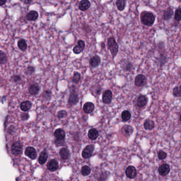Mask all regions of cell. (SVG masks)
I'll return each mask as SVG.
<instances>
[{"instance_id": "obj_1", "label": "cell", "mask_w": 181, "mask_h": 181, "mask_svg": "<svg viewBox=\"0 0 181 181\" xmlns=\"http://www.w3.org/2000/svg\"><path fill=\"white\" fill-rule=\"evenodd\" d=\"M155 21V17L152 13L144 12L141 15V21L147 26H151Z\"/></svg>"}, {"instance_id": "obj_2", "label": "cell", "mask_w": 181, "mask_h": 181, "mask_svg": "<svg viewBox=\"0 0 181 181\" xmlns=\"http://www.w3.org/2000/svg\"><path fill=\"white\" fill-rule=\"evenodd\" d=\"M107 45L112 57L114 58L119 52V46L114 38L111 37L108 39Z\"/></svg>"}, {"instance_id": "obj_3", "label": "cell", "mask_w": 181, "mask_h": 181, "mask_svg": "<svg viewBox=\"0 0 181 181\" xmlns=\"http://www.w3.org/2000/svg\"><path fill=\"white\" fill-rule=\"evenodd\" d=\"M79 101V97L78 93L75 89H71L70 91V94L69 98V103L72 105H77Z\"/></svg>"}, {"instance_id": "obj_4", "label": "cell", "mask_w": 181, "mask_h": 181, "mask_svg": "<svg viewBox=\"0 0 181 181\" xmlns=\"http://www.w3.org/2000/svg\"><path fill=\"white\" fill-rule=\"evenodd\" d=\"M94 149H95L94 145H87L83 151L82 156L85 159L89 158L92 156Z\"/></svg>"}, {"instance_id": "obj_5", "label": "cell", "mask_w": 181, "mask_h": 181, "mask_svg": "<svg viewBox=\"0 0 181 181\" xmlns=\"http://www.w3.org/2000/svg\"><path fill=\"white\" fill-rule=\"evenodd\" d=\"M113 98V93L111 90L107 89L103 93L102 95V100L105 104H110L111 103Z\"/></svg>"}, {"instance_id": "obj_6", "label": "cell", "mask_w": 181, "mask_h": 181, "mask_svg": "<svg viewBox=\"0 0 181 181\" xmlns=\"http://www.w3.org/2000/svg\"><path fill=\"white\" fill-rule=\"evenodd\" d=\"M11 150L13 153L15 155H18L21 153L22 146L20 141H15L12 145Z\"/></svg>"}, {"instance_id": "obj_7", "label": "cell", "mask_w": 181, "mask_h": 181, "mask_svg": "<svg viewBox=\"0 0 181 181\" xmlns=\"http://www.w3.org/2000/svg\"><path fill=\"white\" fill-rule=\"evenodd\" d=\"M147 82V78L143 74H139L135 77V84L138 87L144 86Z\"/></svg>"}, {"instance_id": "obj_8", "label": "cell", "mask_w": 181, "mask_h": 181, "mask_svg": "<svg viewBox=\"0 0 181 181\" xmlns=\"http://www.w3.org/2000/svg\"><path fill=\"white\" fill-rule=\"evenodd\" d=\"M126 174L128 178L133 179L137 176V172L134 166H129L126 169Z\"/></svg>"}, {"instance_id": "obj_9", "label": "cell", "mask_w": 181, "mask_h": 181, "mask_svg": "<svg viewBox=\"0 0 181 181\" xmlns=\"http://www.w3.org/2000/svg\"><path fill=\"white\" fill-rule=\"evenodd\" d=\"M25 155L29 157L31 160H35L37 156L36 149L33 147H28L25 150Z\"/></svg>"}, {"instance_id": "obj_10", "label": "cell", "mask_w": 181, "mask_h": 181, "mask_svg": "<svg viewBox=\"0 0 181 181\" xmlns=\"http://www.w3.org/2000/svg\"><path fill=\"white\" fill-rule=\"evenodd\" d=\"M121 131L123 135L126 137H129L132 135L134 131V129L132 126L126 125L123 126L121 129Z\"/></svg>"}, {"instance_id": "obj_11", "label": "cell", "mask_w": 181, "mask_h": 181, "mask_svg": "<svg viewBox=\"0 0 181 181\" xmlns=\"http://www.w3.org/2000/svg\"><path fill=\"white\" fill-rule=\"evenodd\" d=\"M148 102V98L147 96L143 94H141L139 95L138 98L137 103L139 107H143L147 105Z\"/></svg>"}, {"instance_id": "obj_12", "label": "cell", "mask_w": 181, "mask_h": 181, "mask_svg": "<svg viewBox=\"0 0 181 181\" xmlns=\"http://www.w3.org/2000/svg\"><path fill=\"white\" fill-rule=\"evenodd\" d=\"M85 47V43L83 40H79L78 42V45L75 46L73 49V52L75 54H79L83 50Z\"/></svg>"}, {"instance_id": "obj_13", "label": "cell", "mask_w": 181, "mask_h": 181, "mask_svg": "<svg viewBox=\"0 0 181 181\" xmlns=\"http://www.w3.org/2000/svg\"><path fill=\"white\" fill-rule=\"evenodd\" d=\"M158 172L162 176H166L168 175L170 172V167L167 164H164L159 167Z\"/></svg>"}, {"instance_id": "obj_14", "label": "cell", "mask_w": 181, "mask_h": 181, "mask_svg": "<svg viewBox=\"0 0 181 181\" xmlns=\"http://www.w3.org/2000/svg\"><path fill=\"white\" fill-rule=\"evenodd\" d=\"M40 90V86L37 83L31 84L29 87V93L31 95H36Z\"/></svg>"}, {"instance_id": "obj_15", "label": "cell", "mask_w": 181, "mask_h": 181, "mask_svg": "<svg viewBox=\"0 0 181 181\" xmlns=\"http://www.w3.org/2000/svg\"><path fill=\"white\" fill-rule=\"evenodd\" d=\"M101 63V58L98 55L92 56L89 61L90 65L92 67H96L98 66Z\"/></svg>"}, {"instance_id": "obj_16", "label": "cell", "mask_w": 181, "mask_h": 181, "mask_svg": "<svg viewBox=\"0 0 181 181\" xmlns=\"http://www.w3.org/2000/svg\"><path fill=\"white\" fill-rule=\"evenodd\" d=\"M95 109V105L92 102H88L85 103L83 106V111L87 114L92 113Z\"/></svg>"}, {"instance_id": "obj_17", "label": "cell", "mask_w": 181, "mask_h": 181, "mask_svg": "<svg viewBox=\"0 0 181 181\" xmlns=\"http://www.w3.org/2000/svg\"><path fill=\"white\" fill-rule=\"evenodd\" d=\"M54 136H55L56 140H65V133L63 129L58 128L55 130L54 132Z\"/></svg>"}, {"instance_id": "obj_18", "label": "cell", "mask_w": 181, "mask_h": 181, "mask_svg": "<svg viewBox=\"0 0 181 181\" xmlns=\"http://www.w3.org/2000/svg\"><path fill=\"white\" fill-rule=\"evenodd\" d=\"M58 168V163L55 160H50L47 164V169L51 172H54Z\"/></svg>"}, {"instance_id": "obj_19", "label": "cell", "mask_w": 181, "mask_h": 181, "mask_svg": "<svg viewBox=\"0 0 181 181\" xmlns=\"http://www.w3.org/2000/svg\"><path fill=\"white\" fill-rule=\"evenodd\" d=\"M60 155L63 160H67L70 156V152L67 148H62L60 151Z\"/></svg>"}, {"instance_id": "obj_20", "label": "cell", "mask_w": 181, "mask_h": 181, "mask_svg": "<svg viewBox=\"0 0 181 181\" xmlns=\"http://www.w3.org/2000/svg\"><path fill=\"white\" fill-rule=\"evenodd\" d=\"M99 135V131L96 128H92L90 129L88 133V136L89 139L92 140H96L98 138Z\"/></svg>"}, {"instance_id": "obj_21", "label": "cell", "mask_w": 181, "mask_h": 181, "mask_svg": "<svg viewBox=\"0 0 181 181\" xmlns=\"http://www.w3.org/2000/svg\"><path fill=\"white\" fill-rule=\"evenodd\" d=\"M32 107V103L29 101L22 102L20 105V109L24 112H27L31 109Z\"/></svg>"}, {"instance_id": "obj_22", "label": "cell", "mask_w": 181, "mask_h": 181, "mask_svg": "<svg viewBox=\"0 0 181 181\" xmlns=\"http://www.w3.org/2000/svg\"><path fill=\"white\" fill-rule=\"evenodd\" d=\"M90 6V3L88 0H82L79 4V8L82 11H85Z\"/></svg>"}, {"instance_id": "obj_23", "label": "cell", "mask_w": 181, "mask_h": 181, "mask_svg": "<svg viewBox=\"0 0 181 181\" xmlns=\"http://www.w3.org/2000/svg\"><path fill=\"white\" fill-rule=\"evenodd\" d=\"M144 129L148 130H151L155 128V125L153 121L150 119H147L144 121Z\"/></svg>"}, {"instance_id": "obj_24", "label": "cell", "mask_w": 181, "mask_h": 181, "mask_svg": "<svg viewBox=\"0 0 181 181\" xmlns=\"http://www.w3.org/2000/svg\"><path fill=\"white\" fill-rule=\"evenodd\" d=\"M121 67L122 68L123 70L128 72V71H131L133 68V64L128 61H123L122 64L121 65Z\"/></svg>"}, {"instance_id": "obj_25", "label": "cell", "mask_w": 181, "mask_h": 181, "mask_svg": "<svg viewBox=\"0 0 181 181\" xmlns=\"http://www.w3.org/2000/svg\"><path fill=\"white\" fill-rule=\"evenodd\" d=\"M38 17V13L35 11H31L26 15V18L29 21H35Z\"/></svg>"}, {"instance_id": "obj_26", "label": "cell", "mask_w": 181, "mask_h": 181, "mask_svg": "<svg viewBox=\"0 0 181 181\" xmlns=\"http://www.w3.org/2000/svg\"><path fill=\"white\" fill-rule=\"evenodd\" d=\"M48 158V155L46 151H43L39 156L38 162L40 164H44L46 163V160Z\"/></svg>"}, {"instance_id": "obj_27", "label": "cell", "mask_w": 181, "mask_h": 181, "mask_svg": "<svg viewBox=\"0 0 181 181\" xmlns=\"http://www.w3.org/2000/svg\"><path fill=\"white\" fill-rule=\"evenodd\" d=\"M121 118H122L123 121H124V122L128 121L129 120H130V119L131 118V114L129 111H123L121 114Z\"/></svg>"}, {"instance_id": "obj_28", "label": "cell", "mask_w": 181, "mask_h": 181, "mask_svg": "<svg viewBox=\"0 0 181 181\" xmlns=\"http://www.w3.org/2000/svg\"><path fill=\"white\" fill-rule=\"evenodd\" d=\"M18 47L22 51H25L27 48V44L26 40L24 39H21L18 42Z\"/></svg>"}, {"instance_id": "obj_29", "label": "cell", "mask_w": 181, "mask_h": 181, "mask_svg": "<svg viewBox=\"0 0 181 181\" xmlns=\"http://www.w3.org/2000/svg\"><path fill=\"white\" fill-rule=\"evenodd\" d=\"M173 14V10L171 8H168L165 11L163 17L165 20H168L169 19L171 18L172 15Z\"/></svg>"}, {"instance_id": "obj_30", "label": "cell", "mask_w": 181, "mask_h": 181, "mask_svg": "<svg viewBox=\"0 0 181 181\" xmlns=\"http://www.w3.org/2000/svg\"><path fill=\"white\" fill-rule=\"evenodd\" d=\"M110 173L107 171L101 172L98 178V181H106L107 180Z\"/></svg>"}, {"instance_id": "obj_31", "label": "cell", "mask_w": 181, "mask_h": 181, "mask_svg": "<svg viewBox=\"0 0 181 181\" xmlns=\"http://www.w3.org/2000/svg\"><path fill=\"white\" fill-rule=\"evenodd\" d=\"M8 61L6 54L2 50H0V64H5Z\"/></svg>"}, {"instance_id": "obj_32", "label": "cell", "mask_w": 181, "mask_h": 181, "mask_svg": "<svg viewBox=\"0 0 181 181\" xmlns=\"http://www.w3.org/2000/svg\"><path fill=\"white\" fill-rule=\"evenodd\" d=\"M117 6L120 11H123L126 7V0H117Z\"/></svg>"}, {"instance_id": "obj_33", "label": "cell", "mask_w": 181, "mask_h": 181, "mask_svg": "<svg viewBox=\"0 0 181 181\" xmlns=\"http://www.w3.org/2000/svg\"><path fill=\"white\" fill-rule=\"evenodd\" d=\"M91 173V169L89 167V166L85 165L83 166L82 169H81V174L82 175L86 176L90 174V173Z\"/></svg>"}, {"instance_id": "obj_34", "label": "cell", "mask_w": 181, "mask_h": 181, "mask_svg": "<svg viewBox=\"0 0 181 181\" xmlns=\"http://www.w3.org/2000/svg\"><path fill=\"white\" fill-rule=\"evenodd\" d=\"M181 86H175L173 89V95L175 97L180 98L181 96Z\"/></svg>"}, {"instance_id": "obj_35", "label": "cell", "mask_w": 181, "mask_h": 181, "mask_svg": "<svg viewBox=\"0 0 181 181\" xmlns=\"http://www.w3.org/2000/svg\"><path fill=\"white\" fill-rule=\"evenodd\" d=\"M43 98L46 101H50L52 98V92L50 90H46L43 93Z\"/></svg>"}, {"instance_id": "obj_36", "label": "cell", "mask_w": 181, "mask_h": 181, "mask_svg": "<svg viewBox=\"0 0 181 181\" xmlns=\"http://www.w3.org/2000/svg\"><path fill=\"white\" fill-rule=\"evenodd\" d=\"M81 79V75L79 72H76L74 73V76L72 78V82L75 84L79 83Z\"/></svg>"}, {"instance_id": "obj_37", "label": "cell", "mask_w": 181, "mask_h": 181, "mask_svg": "<svg viewBox=\"0 0 181 181\" xmlns=\"http://www.w3.org/2000/svg\"><path fill=\"white\" fill-rule=\"evenodd\" d=\"M67 116H68V112L67 111L64 110L59 111L57 114V117L58 119H63Z\"/></svg>"}, {"instance_id": "obj_38", "label": "cell", "mask_w": 181, "mask_h": 181, "mask_svg": "<svg viewBox=\"0 0 181 181\" xmlns=\"http://www.w3.org/2000/svg\"><path fill=\"white\" fill-rule=\"evenodd\" d=\"M175 19L177 21H180L181 19V10L180 8L176 11L175 14Z\"/></svg>"}, {"instance_id": "obj_39", "label": "cell", "mask_w": 181, "mask_h": 181, "mask_svg": "<svg viewBox=\"0 0 181 181\" xmlns=\"http://www.w3.org/2000/svg\"><path fill=\"white\" fill-rule=\"evenodd\" d=\"M158 157L160 160H165L167 157V153L164 151H160L158 154Z\"/></svg>"}, {"instance_id": "obj_40", "label": "cell", "mask_w": 181, "mask_h": 181, "mask_svg": "<svg viewBox=\"0 0 181 181\" xmlns=\"http://www.w3.org/2000/svg\"><path fill=\"white\" fill-rule=\"evenodd\" d=\"M35 72V68L33 66H28L26 70V74L27 75H31L33 74Z\"/></svg>"}, {"instance_id": "obj_41", "label": "cell", "mask_w": 181, "mask_h": 181, "mask_svg": "<svg viewBox=\"0 0 181 181\" xmlns=\"http://www.w3.org/2000/svg\"><path fill=\"white\" fill-rule=\"evenodd\" d=\"M12 79L15 83H19L21 81V77L19 75H15L12 77Z\"/></svg>"}, {"instance_id": "obj_42", "label": "cell", "mask_w": 181, "mask_h": 181, "mask_svg": "<svg viewBox=\"0 0 181 181\" xmlns=\"http://www.w3.org/2000/svg\"><path fill=\"white\" fill-rule=\"evenodd\" d=\"M21 118L22 120L23 121L27 120L29 118V115L28 113L24 112L21 114Z\"/></svg>"}, {"instance_id": "obj_43", "label": "cell", "mask_w": 181, "mask_h": 181, "mask_svg": "<svg viewBox=\"0 0 181 181\" xmlns=\"http://www.w3.org/2000/svg\"><path fill=\"white\" fill-rule=\"evenodd\" d=\"M21 1L22 3H25L26 4H30L32 0H20Z\"/></svg>"}, {"instance_id": "obj_44", "label": "cell", "mask_w": 181, "mask_h": 181, "mask_svg": "<svg viewBox=\"0 0 181 181\" xmlns=\"http://www.w3.org/2000/svg\"><path fill=\"white\" fill-rule=\"evenodd\" d=\"M6 0H0V6H3L6 3Z\"/></svg>"}]
</instances>
